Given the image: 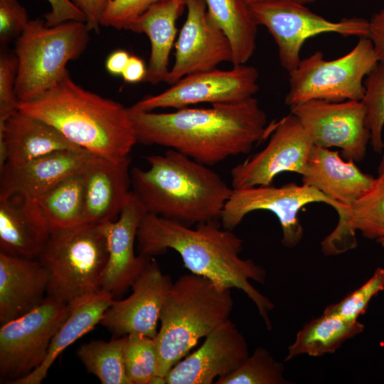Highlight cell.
I'll list each match as a JSON object with an SVG mask.
<instances>
[{
    "mask_svg": "<svg viewBox=\"0 0 384 384\" xmlns=\"http://www.w3.org/2000/svg\"><path fill=\"white\" fill-rule=\"evenodd\" d=\"M272 128L263 149L232 168L233 189L272 185L283 172L304 173L314 144L300 121L290 112Z\"/></svg>",
    "mask_w": 384,
    "mask_h": 384,
    "instance_id": "5bb4252c",
    "label": "cell"
},
{
    "mask_svg": "<svg viewBox=\"0 0 384 384\" xmlns=\"http://www.w3.org/2000/svg\"><path fill=\"white\" fill-rule=\"evenodd\" d=\"M26 9L18 0H0V44L17 39L29 22Z\"/></svg>",
    "mask_w": 384,
    "mask_h": 384,
    "instance_id": "74e56055",
    "label": "cell"
},
{
    "mask_svg": "<svg viewBox=\"0 0 384 384\" xmlns=\"http://www.w3.org/2000/svg\"><path fill=\"white\" fill-rule=\"evenodd\" d=\"M257 69L247 64L230 70L217 68L188 75L165 91L140 100L132 107L142 111L159 108L181 109L200 103H230L251 97L258 91Z\"/></svg>",
    "mask_w": 384,
    "mask_h": 384,
    "instance_id": "7c38bea8",
    "label": "cell"
},
{
    "mask_svg": "<svg viewBox=\"0 0 384 384\" xmlns=\"http://www.w3.org/2000/svg\"><path fill=\"white\" fill-rule=\"evenodd\" d=\"M263 1V0H245L246 3L248 5L254 4V3H257V2H259V1ZM294 1H298L299 3L303 4H306L314 3L316 0H294Z\"/></svg>",
    "mask_w": 384,
    "mask_h": 384,
    "instance_id": "f6af8a7d",
    "label": "cell"
},
{
    "mask_svg": "<svg viewBox=\"0 0 384 384\" xmlns=\"http://www.w3.org/2000/svg\"><path fill=\"white\" fill-rule=\"evenodd\" d=\"M51 11L44 15L45 23L53 26L69 21H86L84 13L70 0H46Z\"/></svg>",
    "mask_w": 384,
    "mask_h": 384,
    "instance_id": "f35d334b",
    "label": "cell"
},
{
    "mask_svg": "<svg viewBox=\"0 0 384 384\" xmlns=\"http://www.w3.org/2000/svg\"><path fill=\"white\" fill-rule=\"evenodd\" d=\"M185 1L187 17L175 43V62L166 81L171 85L188 75L232 62L230 41L209 20L205 1Z\"/></svg>",
    "mask_w": 384,
    "mask_h": 384,
    "instance_id": "2e32d148",
    "label": "cell"
},
{
    "mask_svg": "<svg viewBox=\"0 0 384 384\" xmlns=\"http://www.w3.org/2000/svg\"><path fill=\"white\" fill-rule=\"evenodd\" d=\"M215 384H287L284 365L265 348H256L251 356L231 373L219 378Z\"/></svg>",
    "mask_w": 384,
    "mask_h": 384,
    "instance_id": "1f68e13d",
    "label": "cell"
},
{
    "mask_svg": "<svg viewBox=\"0 0 384 384\" xmlns=\"http://www.w3.org/2000/svg\"><path fill=\"white\" fill-rule=\"evenodd\" d=\"M151 257L132 286L129 297L114 300L100 324L117 336L132 333L154 338L163 305L173 285Z\"/></svg>",
    "mask_w": 384,
    "mask_h": 384,
    "instance_id": "9a60e30c",
    "label": "cell"
},
{
    "mask_svg": "<svg viewBox=\"0 0 384 384\" xmlns=\"http://www.w3.org/2000/svg\"><path fill=\"white\" fill-rule=\"evenodd\" d=\"M186 6L185 0H160L151 4L127 28L146 34L151 53L144 82L157 85L166 81L169 55L174 45L176 23Z\"/></svg>",
    "mask_w": 384,
    "mask_h": 384,
    "instance_id": "484cf974",
    "label": "cell"
},
{
    "mask_svg": "<svg viewBox=\"0 0 384 384\" xmlns=\"http://www.w3.org/2000/svg\"><path fill=\"white\" fill-rule=\"evenodd\" d=\"M131 169L132 192L146 213L191 226L220 218L233 188L209 166L169 149Z\"/></svg>",
    "mask_w": 384,
    "mask_h": 384,
    "instance_id": "277c9868",
    "label": "cell"
},
{
    "mask_svg": "<svg viewBox=\"0 0 384 384\" xmlns=\"http://www.w3.org/2000/svg\"><path fill=\"white\" fill-rule=\"evenodd\" d=\"M375 178L363 172L355 161L344 160L338 151L316 145L302 174L303 184L316 188L347 209L371 187Z\"/></svg>",
    "mask_w": 384,
    "mask_h": 384,
    "instance_id": "7402d4cb",
    "label": "cell"
},
{
    "mask_svg": "<svg viewBox=\"0 0 384 384\" xmlns=\"http://www.w3.org/2000/svg\"><path fill=\"white\" fill-rule=\"evenodd\" d=\"M364 329V324L359 321H350L324 311L297 332L294 341L288 347L284 361L301 355L319 357L334 353L346 341L360 334Z\"/></svg>",
    "mask_w": 384,
    "mask_h": 384,
    "instance_id": "83f0119b",
    "label": "cell"
},
{
    "mask_svg": "<svg viewBox=\"0 0 384 384\" xmlns=\"http://www.w3.org/2000/svg\"><path fill=\"white\" fill-rule=\"evenodd\" d=\"M129 58L130 55L124 50H114L107 57L105 68L112 75H122Z\"/></svg>",
    "mask_w": 384,
    "mask_h": 384,
    "instance_id": "7bdbcfd3",
    "label": "cell"
},
{
    "mask_svg": "<svg viewBox=\"0 0 384 384\" xmlns=\"http://www.w3.org/2000/svg\"><path fill=\"white\" fill-rule=\"evenodd\" d=\"M81 149L50 124L19 110L0 125V169L20 167L47 154Z\"/></svg>",
    "mask_w": 384,
    "mask_h": 384,
    "instance_id": "44dd1931",
    "label": "cell"
},
{
    "mask_svg": "<svg viewBox=\"0 0 384 384\" xmlns=\"http://www.w3.org/2000/svg\"><path fill=\"white\" fill-rule=\"evenodd\" d=\"M384 291V268L378 267L361 286L347 294L337 303L326 306L324 311L334 314L350 321H357L363 315L371 300Z\"/></svg>",
    "mask_w": 384,
    "mask_h": 384,
    "instance_id": "e575fe53",
    "label": "cell"
},
{
    "mask_svg": "<svg viewBox=\"0 0 384 384\" xmlns=\"http://www.w3.org/2000/svg\"><path fill=\"white\" fill-rule=\"evenodd\" d=\"M146 73L147 67L144 61L135 55H130L122 76L125 82L136 83L144 81Z\"/></svg>",
    "mask_w": 384,
    "mask_h": 384,
    "instance_id": "b9f144b4",
    "label": "cell"
},
{
    "mask_svg": "<svg viewBox=\"0 0 384 384\" xmlns=\"http://www.w3.org/2000/svg\"><path fill=\"white\" fill-rule=\"evenodd\" d=\"M130 161L92 156L85 167L83 223L102 224L119 214L130 192Z\"/></svg>",
    "mask_w": 384,
    "mask_h": 384,
    "instance_id": "ffe728a7",
    "label": "cell"
},
{
    "mask_svg": "<svg viewBox=\"0 0 384 384\" xmlns=\"http://www.w3.org/2000/svg\"><path fill=\"white\" fill-rule=\"evenodd\" d=\"M137 142L176 150L207 166L249 153L269 132L256 98L154 112L128 107Z\"/></svg>",
    "mask_w": 384,
    "mask_h": 384,
    "instance_id": "6da1fadb",
    "label": "cell"
},
{
    "mask_svg": "<svg viewBox=\"0 0 384 384\" xmlns=\"http://www.w3.org/2000/svg\"><path fill=\"white\" fill-rule=\"evenodd\" d=\"M127 336L110 341L92 340L81 344L76 354L87 370L102 384H131L127 378L124 351Z\"/></svg>",
    "mask_w": 384,
    "mask_h": 384,
    "instance_id": "4dcf8cb0",
    "label": "cell"
},
{
    "mask_svg": "<svg viewBox=\"0 0 384 384\" xmlns=\"http://www.w3.org/2000/svg\"><path fill=\"white\" fill-rule=\"evenodd\" d=\"M378 63L368 38H360L351 51L336 59L326 60L316 51L289 72L285 104L291 107L314 100L361 101L364 80Z\"/></svg>",
    "mask_w": 384,
    "mask_h": 384,
    "instance_id": "ba28073f",
    "label": "cell"
},
{
    "mask_svg": "<svg viewBox=\"0 0 384 384\" xmlns=\"http://www.w3.org/2000/svg\"><path fill=\"white\" fill-rule=\"evenodd\" d=\"M113 296L102 290L99 294L72 309L71 313L53 337L42 364L12 384H40L57 357L79 338L93 329L114 301Z\"/></svg>",
    "mask_w": 384,
    "mask_h": 384,
    "instance_id": "4316f807",
    "label": "cell"
},
{
    "mask_svg": "<svg viewBox=\"0 0 384 384\" xmlns=\"http://www.w3.org/2000/svg\"><path fill=\"white\" fill-rule=\"evenodd\" d=\"M50 229L36 201L17 197L0 198V252L38 259Z\"/></svg>",
    "mask_w": 384,
    "mask_h": 384,
    "instance_id": "cb8c5ba5",
    "label": "cell"
},
{
    "mask_svg": "<svg viewBox=\"0 0 384 384\" xmlns=\"http://www.w3.org/2000/svg\"><path fill=\"white\" fill-rule=\"evenodd\" d=\"M18 59L16 54L3 51L0 55V125L18 110L16 92Z\"/></svg>",
    "mask_w": 384,
    "mask_h": 384,
    "instance_id": "d590c367",
    "label": "cell"
},
{
    "mask_svg": "<svg viewBox=\"0 0 384 384\" xmlns=\"http://www.w3.org/2000/svg\"><path fill=\"white\" fill-rule=\"evenodd\" d=\"M294 0H263L249 5L257 26L267 28L278 48L279 62L288 73L301 61L304 42L316 35L334 33L368 38L369 21L358 17L328 20Z\"/></svg>",
    "mask_w": 384,
    "mask_h": 384,
    "instance_id": "9c48e42d",
    "label": "cell"
},
{
    "mask_svg": "<svg viewBox=\"0 0 384 384\" xmlns=\"http://www.w3.org/2000/svg\"><path fill=\"white\" fill-rule=\"evenodd\" d=\"M160 0H108L100 17V26L127 29L151 4Z\"/></svg>",
    "mask_w": 384,
    "mask_h": 384,
    "instance_id": "8d00e7d4",
    "label": "cell"
},
{
    "mask_svg": "<svg viewBox=\"0 0 384 384\" xmlns=\"http://www.w3.org/2000/svg\"><path fill=\"white\" fill-rule=\"evenodd\" d=\"M380 245L381 247L384 249V238H382V239H380L377 241Z\"/></svg>",
    "mask_w": 384,
    "mask_h": 384,
    "instance_id": "bcb514c9",
    "label": "cell"
},
{
    "mask_svg": "<svg viewBox=\"0 0 384 384\" xmlns=\"http://www.w3.org/2000/svg\"><path fill=\"white\" fill-rule=\"evenodd\" d=\"M368 21V38L373 44L378 62L384 65V9L374 14Z\"/></svg>",
    "mask_w": 384,
    "mask_h": 384,
    "instance_id": "ab89813d",
    "label": "cell"
},
{
    "mask_svg": "<svg viewBox=\"0 0 384 384\" xmlns=\"http://www.w3.org/2000/svg\"><path fill=\"white\" fill-rule=\"evenodd\" d=\"M124 361L131 384H151L158 368L154 339L137 333L127 335Z\"/></svg>",
    "mask_w": 384,
    "mask_h": 384,
    "instance_id": "d6a6232c",
    "label": "cell"
},
{
    "mask_svg": "<svg viewBox=\"0 0 384 384\" xmlns=\"http://www.w3.org/2000/svg\"><path fill=\"white\" fill-rule=\"evenodd\" d=\"M289 108L314 145L339 148L343 157L355 162L365 158L370 133L361 100H314Z\"/></svg>",
    "mask_w": 384,
    "mask_h": 384,
    "instance_id": "4fadbf2b",
    "label": "cell"
},
{
    "mask_svg": "<svg viewBox=\"0 0 384 384\" xmlns=\"http://www.w3.org/2000/svg\"><path fill=\"white\" fill-rule=\"evenodd\" d=\"M85 167L63 178L36 200L51 232L83 223Z\"/></svg>",
    "mask_w": 384,
    "mask_h": 384,
    "instance_id": "f546056e",
    "label": "cell"
},
{
    "mask_svg": "<svg viewBox=\"0 0 384 384\" xmlns=\"http://www.w3.org/2000/svg\"><path fill=\"white\" fill-rule=\"evenodd\" d=\"M248 356L244 336L229 319L170 370L165 377L166 384H211L215 378L233 372Z\"/></svg>",
    "mask_w": 384,
    "mask_h": 384,
    "instance_id": "e0dca14e",
    "label": "cell"
},
{
    "mask_svg": "<svg viewBox=\"0 0 384 384\" xmlns=\"http://www.w3.org/2000/svg\"><path fill=\"white\" fill-rule=\"evenodd\" d=\"M324 203L331 206L343 218L347 208L329 198L316 188L289 183L280 186H257L233 189L220 215L223 227L233 230L249 213L256 210L272 213L282 229V244L288 248L297 246L302 240L304 228L299 213L305 206Z\"/></svg>",
    "mask_w": 384,
    "mask_h": 384,
    "instance_id": "30bf717a",
    "label": "cell"
},
{
    "mask_svg": "<svg viewBox=\"0 0 384 384\" xmlns=\"http://www.w3.org/2000/svg\"><path fill=\"white\" fill-rule=\"evenodd\" d=\"M369 240L384 238V178L376 177L371 187L348 208L345 216L321 242L326 255H338L356 247V232Z\"/></svg>",
    "mask_w": 384,
    "mask_h": 384,
    "instance_id": "d4e9b609",
    "label": "cell"
},
{
    "mask_svg": "<svg viewBox=\"0 0 384 384\" xmlns=\"http://www.w3.org/2000/svg\"><path fill=\"white\" fill-rule=\"evenodd\" d=\"M231 289L191 272L173 283L154 338L158 376L165 379L201 338L230 319L233 309Z\"/></svg>",
    "mask_w": 384,
    "mask_h": 384,
    "instance_id": "5b68a950",
    "label": "cell"
},
{
    "mask_svg": "<svg viewBox=\"0 0 384 384\" xmlns=\"http://www.w3.org/2000/svg\"><path fill=\"white\" fill-rule=\"evenodd\" d=\"M49 273L38 259L0 252V323L18 318L47 296Z\"/></svg>",
    "mask_w": 384,
    "mask_h": 384,
    "instance_id": "603a6c76",
    "label": "cell"
},
{
    "mask_svg": "<svg viewBox=\"0 0 384 384\" xmlns=\"http://www.w3.org/2000/svg\"><path fill=\"white\" fill-rule=\"evenodd\" d=\"M71 310L68 305L46 296L30 312L1 324V381L12 384L42 364L53 337Z\"/></svg>",
    "mask_w": 384,
    "mask_h": 384,
    "instance_id": "8fae6325",
    "label": "cell"
},
{
    "mask_svg": "<svg viewBox=\"0 0 384 384\" xmlns=\"http://www.w3.org/2000/svg\"><path fill=\"white\" fill-rule=\"evenodd\" d=\"M73 1V0H72Z\"/></svg>",
    "mask_w": 384,
    "mask_h": 384,
    "instance_id": "7dc6e473",
    "label": "cell"
},
{
    "mask_svg": "<svg viewBox=\"0 0 384 384\" xmlns=\"http://www.w3.org/2000/svg\"><path fill=\"white\" fill-rule=\"evenodd\" d=\"M137 247L139 254L149 257L173 250L191 273L242 291L255 304L267 329H272L269 313L274 304L250 282L252 279L263 284L267 272L252 260L240 256L242 240L232 230L221 228L216 220L192 228L146 213L139 225Z\"/></svg>",
    "mask_w": 384,
    "mask_h": 384,
    "instance_id": "7a4b0ae2",
    "label": "cell"
},
{
    "mask_svg": "<svg viewBox=\"0 0 384 384\" xmlns=\"http://www.w3.org/2000/svg\"><path fill=\"white\" fill-rule=\"evenodd\" d=\"M209 20L228 37L233 65L246 64L256 48L257 25L245 0H204Z\"/></svg>",
    "mask_w": 384,
    "mask_h": 384,
    "instance_id": "f1b7e54d",
    "label": "cell"
},
{
    "mask_svg": "<svg viewBox=\"0 0 384 384\" xmlns=\"http://www.w3.org/2000/svg\"><path fill=\"white\" fill-rule=\"evenodd\" d=\"M365 92L361 100L366 109V122L370 133L373 151L384 149V65L378 63L364 80Z\"/></svg>",
    "mask_w": 384,
    "mask_h": 384,
    "instance_id": "836d02e7",
    "label": "cell"
},
{
    "mask_svg": "<svg viewBox=\"0 0 384 384\" xmlns=\"http://www.w3.org/2000/svg\"><path fill=\"white\" fill-rule=\"evenodd\" d=\"M85 22L69 21L48 26L45 20H30L16 39V92L20 102L32 100L50 89L68 72L66 65L86 49Z\"/></svg>",
    "mask_w": 384,
    "mask_h": 384,
    "instance_id": "52a82bcc",
    "label": "cell"
},
{
    "mask_svg": "<svg viewBox=\"0 0 384 384\" xmlns=\"http://www.w3.org/2000/svg\"><path fill=\"white\" fill-rule=\"evenodd\" d=\"M93 155L81 148L53 151L20 167L5 164L0 169V198L36 201L63 178L82 169Z\"/></svg>",
    "mask_w": 384,
    "mask_h": 384,
    "instance_id": "d6986e66",
    "label": "cell"
},
{
    "mask_svg": "<svg viewBox=\"0 0 384 384\" xmlns=\"http://www.w3.org/2000/svg\"><path fill=\"white\" fill-rule=\"evenodd\" d=\"M379 178H384V149L383 151L382 157L378 166V176Z\"/></svg>",
    "mask_w": 384,
    "mask_h": 384,
    "instance_id": "ee69618b",
    "label": "cell"
},
{
    "mask_svg": "<svg viewBox=\"0 0 384 384\" xmlns=\"http://www.w3.org/2000/svg\"><path fill=\"white\" fill-rule=\"evenodd\" d=\"M38 260L49 273L47 296L71 309L80 305L102 291L108 260L104 223L51 232Z\"/></svg>",
    "mask_w": 384,
    "mask_h": 384,
    "instance_id": "8992f818",
    "label": "cell"
},
{
    "mask_svg": "<svg viewBox=\"0 0 384 384\" xmlns=\"http://www.w3.org/2000/svg\"><path fill=\"white\" fill-rule=\"evenodd\" d=\"M108 0H73V2L84 13L85 23L90 31L98 32L100 17Z\"/></svg>",
    "mask_w": 384,
    "mask_h": 384,
    "instance_id": "60d3db41",
    "label": "cell"
},
{
    "mask_svg": "<svg viewBox=\"0 0 384 384\" xmlns=\"http://www.w3.org/2000/svg\"><path fill=\"white\" fill-rule=\"evenodd\" d=\"M146 211L131 191L117 220L104 223L108 260L101 282L102 290L113 297L123 294L142 273L152 257L134 254L140 222Z\"/></svg>",
    "mask_w": 384,
    "mask_h": 384,
    "instance_id": "ac0fdd59",
    "label": "cell"
},
{
    "mask_svg": "<svg viewBox=\"0 0 384 384\" xmlns=\"http://www.w3.org/2000/svg\"><path fill=\"white\" fill-rule=\"evenodd\" d=\"M18 110L50 124L69 141L97 156L120 161L137 143L128 107L82 87L68 72Z\"/></svg>",
    "mask_w": 384,
    "mask_h": 384,
    "instance_id": "3957f363",
    "label": "cell"
}]
</instances>
